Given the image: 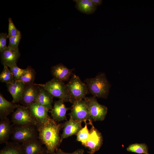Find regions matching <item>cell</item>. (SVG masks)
I'll return each mask as SVG.
<instances>
[{"mask_svg": "<svg viewBox=\"0 0 154 154\" xmlns=\"http://www.w3.org/2000/svg\"><path fill=\"white\" fill-rule=\"evenodd\" d=\"M11 121L15 125H33L37 123L31 114L28 108L18 104L15 111L12 115Z\"/></svg>", "mask_w": 154, "mask_h": 154, "instance_id": "8992f818", "label": "cell"}, {"mask_svg": "<svg viewBox=\"0 0 154 154\" xmlns=\"http://www.w3.org/2000/svg\"><path fill=\"white\" fill-rule=\"evenodd\" d=\"M39 92V86L36 84L25 85L20 103L28 107L36 102Z\"/></svg>", "mask_w": 154, "mask_h": 154, "instance_id": "30bf717a", "label": "cell"}, {"mask_svg": "<svg viewBox=\"0 0 154 154\" xmlns=\"http://www.w3.org/2000/svg\"><path fill=\"white\" fill-rule=\"evenodd\" d=\"M84 150L82 149H78L72 153H66L60 149H57L54 154H84Z\"/></svg>", "mask_w": 154, "mask_h": 154, "instance_id": "4dcf8cb0", "label": "cell"}, {"mask_svg": "<svg viewBox=\"0 0 154 154\" xmlns=\"http://www.w3.org/2000/svg\"><path fill=\"white\" fill-rule=\"evenodd\" d=\"M21 38V32L19 31L16 35L9 38V42L7 47L13 49L18 48V46Z\"/></svg>", "mask_w": 154, "mask_h": 154, "instance_id": "4316f807", "label": "cell"}, {"mask_svg": "<svg viewBox=\"0 0 154 154\" xmlns=\"http://www.w3.org/2000/svg\"><path fill=\"white\" fill-rule=\"evenodd\" d=\"M82 122L75 121L70 118L68 120L63 123V132L60 136L61 141L64 139L77 134L82 128Z\"/></svg>", "mask_w": 154, "mask_h": 154, "instance_id": "5bb4252c", "label": "cell"}, {"mask_svg": "<svg viewBox=\"0 0 154 154\" xmlns=\"http://www.w3.org/2000/svg\"><path fill=\"white\" fill-rule=\"evenodd\" d=\"M44 88L53 97L58 98L64 102L71 103L66 84L64 82L53 78L44 84H37Z\"/></svg>", "mask_w": 154, "mask_h": 154, "instance_id": "277c9868", "label": "cell"}, {"mask_svg": "<svg viewBox=\"0 0 154 154\" xmlns=\"http://www.w3.org/2000/svg\"><path fill=\"white\" fill-rule=\"evenodd\" d=\"M89 123L92 126L90 130V134L88 140L83 145L87 148L90 154H93L98 151L101 147L103 142L101 134L94 126L91 120H89Z\"/></svg>", "mask_w": 154, "mask_h": 154, "instance_id": "9c48e42d", "label": "cell"}, {"mask_svg": "<svg viewBox=\"0 0 154 154\" xmlns=\"http://www.w3.org/2000/svg\"><path fill=\"white\" fill-rule=\"evenodd\" d=\"M66 85L72 104L75 101L85 99L89 93L86 84L75 74L72 76Z\"/></svg>", "mask_w": 154, "mask_h": 154, "instance_id": "3957f363", "label": "cell"}, {"mask_svg": "<svg viewBox=\"0 0 154 154\" xmlns=\"http://www.w3.org/2000/svg\"><path fill=\"white\" fill-rule=\"evenodd\" d=\"M36 75L35 70L30 66H28L24 72L18 80L23 82L25 85L33 84Z\"/></svg>", "mask_w": 154, "mask_h": 154, "instance_id": "603a6c76", "label": "cell"}, {"mask_svg": "<svg viewBox=\"0 0 154 154\" xmlns=\"http://www.w3.org/2000/svg\"><path fill=\"white\" fill-rule=\"evenodd\" d=\"M84 82L87 85L89 93L93 96L103 98H107L111 85L105 73L99 72L94 78H86Z\"/></svg>", "mask_w": 154, "mask_h": 154, "instance_id": "7a4b0ae2", "label": "cell"}, {"mask_svg": "<svg viewBox=\"0 0 154 154\" xmlns=\"http://www.w3.org/2000/svg\"><path fill=\"white\" fill-rule=\"evenodd\" d=\"M38 137L36 126L33 125H15L11 136L13 141L22 143L38 139Z\"/></svg>", "mask_w": 154, "mask_h": 154, "instance_id": "5b68a950", "label": "cell"}, {"mask_svg": "<svg viewBox=\"0 0 154 154\" xmlns=\"http://www.w3.org/2000/svg\"><path fill=\"white\" fill-rule=\"evenodd\" d=\"M25 85L19 80H15L12 83L6 84L8 91L12 97L13 102L20 103Z\"/></svg>", "mask_w": 154, "mask_h": 154, "instance_id": "e0dca14e", "label": "cell"}, {"mask_svg": "<svg viewBox=\"0 0 154 154\" xmlns=\"http://www.w3.org/2000/svg\"><path fill=\"white\" fill-rule=\"evenodd\" d=\"M85 100L87 103L91 120H103L107 113V108L99 104L94 96L87 97Z\"/></svg>", "mask_w": 154, "mask_h": 154, "instance_id": "52a82bcc", "label": "cell"}, {"mask_svg": "<svg viewBox=\"0 0 154 154\" xmlns=\"http://www.w3.org/2000/svg\"><path fill=\"white\" fill-rule=\"evenodd\" d=\"M74 69H69L64 64L60 63L52 66L51 73L53 78L64 82L68 80L73 74Z\"/></svg>", "mask_w": 154, "mask_h": 154, "instance_id": "9a60e30c", "label": "cell"}, {"mask_svg": "<svg viewBox=\"0 0 154 154\" xmlns=\"http://www.w3.org/2000/svg\"><path fill=\"white\" fill-rule=\"evenodd\" d=\"M38 86L39 92L36 102L51 110L53 107V97L43 87Z\"/></svg>", "mask_w": 154, "mask_h": 154, "instance_id": "44dd1931", "label": "cell"}, {"mask_svg": "<svg viewBox=\"0 0 154 154\" xmlns=\"http://www.w3.org/2000/svg\"><path fill=\"white\" fill-rule=\"evenodd\" d=\"M28 107L37 125L45 122L50 117L48 114L49 110L37 102L31 104Z\"/></svg>", "mask_w": 154, "mask_h": 154, "instance_id": "8fae6325", "label": "cell"}, {"mask_svg": "<svg viewBox=\"0 0 154 154\" xmlns=\"http://www.w3.org/2000/svg\"><path fill=\"white\" fill-rule=\"evenodd\" d=\"M10 70L12 73L15 80H18L25 71L23 69L18 67L17 64L9 67Z\"/></svg>", "mask_w": 154, "mask_h": 154, "instance_id": "83f0119b", "label": "cell"}, {"mask_svg": "<svg viewBox=\"0 0 154 154\" xmlns=\"http://www.w3.org/2000/svg\"><path fill=\"white\" fill-rule=\"evenodd\" d=\"M13 128L8 118L1 119L0 121V144L5 143L8 142L13 133Z\"/></svg>", "mask_w": 154, "mask_h": 154, "instance_id": "ac0fdd59", "label": "cell"}, {"mask_svg": "<svg viewBox=\"0 0 154 154\" xmlns=\"http://www.w3.org/2000/svg\"><path fill=\"white\" fill-rule=\"evenodd\" d=\"M8 33L9 38L16 35L19 31L16 27L11 18L10 17L8 19Z\"/></svg>", "mask_w": 154, "mask_h": 154, "instance_id": "f1b7e54d", "label": "cell"}, {"mask_svg": "<svg viewBox=\"0 0 154 154\" xmlns=\"http://www.w3.org/2000/svg\"><path fill=\"white\" fill-rule=\"evenodd\" d=\"M48 153H47V151H46V149L45 148V149H44V151L42 152V153L41 154H48Z\"/></svg>", "mask_w": 154, "mask_h": 154, "instance_id": "d6a6232c", "label": "cell"}, {"mask_svg": "<svg viewBox=\"0 0 154 154\" xmlns=\"http://www.w3.org/2000/svg\"><path fill=\"white\" fill-rule=\"evenodd\" d=\"M91 1L96 6H100L102 3V0H91Z\"/></svg>", "mask_w": 154, "mask_h": 154, "instance_id": "1f68e13d", "label": "cell"}, {"mask_svg": "<svg viewBox=\"0 0 154 154\" xmlns=\"http://www.w3.org/2000/svg\"><path fill=\"white\" fill-rule=\"evenodd\" d=\"M18 104L12 102H9L0 93V118L1 119H5L11 113L14 112L17 108Z\"/></svg>", "mask_w": 154, "mask_h": 154, "instance_id": "d6986e66", "label": "cell"}, {"mask_svg": "<svg viewBox=\"0 0 154 154\" xmlns=\"http://www.w3.org/2000/svg\"><path fill=\"white\" fill-rule=\"evenodd\" d=\"M3 69L0 74V80L2 82L6 84H11L15 81L13 76L8 67L3 65Z\"/></svg>", "mask_w": 154, "mask_h": 154, "instance_id": "cb8c5ba5", "label": "cell"}, {"mask_svg": "<svg viewBox=\"0 0 154 154\" xmlns=\"http://www.w3.org/2000/svg\"><path fill=\"white\" fill-rule=\"evenodd\" d=\"M63 123H58L49 117L45 122L36 125L38 132V139L45 145L48 154H54L61 143L60 131Z\"/></svg>", "mask_w": 154, "mask_h": 154, "instance_id": "6da1fadb", "label": "cell"}, {"mask_svg": "<svg viewBox=\"0 0 154 154\" xmlns=\"http://www.w3.org/2000/svg\"><path fill=\"white\" fill-rule=\"evenodd\" d=\"M42 145L38 139L21 144L24 154H41L45 149Z\"/></svg>", "mask_w": 154, "mask_h": 154, "instance_id": "2e32d148", "label": "cell"}, {"mask_svg": "<svg viewBox=\"0 0 154 154\" xmlns=\"http://www.w3.org/2000/svg\"><path fill=\"white\" fill-rule=\"evenodd\" d=\"M9 38L7 33H0V52H2L7 48L6 45L7 40Z\"/></svg>", "mask_w": 154, "mask_h": 154, "instance_id": "f546056e", "label": "cell"}, {"mask_svg": "<svg viewBox=\"0 0 154 154\" xmlns=\"http://www.w3.org/2000/svg\"><path fill=\"white\" fill-rule=\"evenodd\" d=\"M148 147L145 143H137L132 144L127 148V150L129 152L139 154H149Z\"/></svg>", "mask_w": 154, "mask_h": 154, "instance_id": "d4e9b609", "label": "cell"}, {"mask_svg": "<svg viewBox=\"0 0 154 154\" xmlns=\"http://www.w3.org/2000/svg\"><path fill=\"white\" fill-rule=\"evenodd\" d=\"M0 154H24L21 144L14 141L5 143L0 151Z\"/></svg>", "mask_w": 154, "mask_h": 154, "instance_id": "7402d4cb", "label": "cell"}, {"mask_svg": "<svg viewBox=\"0 0 154 154\" xmlns=\"http://www.w3.org/2000/svg\"><path fill=\"white\" fill-rule=\"evenodd\" d=\"M76 3L75 7L81 13L87 14H92L95 12L96 6L91 0H74Z\"/></svg>", "mask_w": 154, "mask_h": 154, "instance_id": "ffe728a7", "label": "cell"}, {"mask_svg": "<svg viewBox=\"0 0 154 154\" xmlns=\"http://www.w3.org/2000/svg\"><path fill=\"white\" fill-rule=\"evenodd\" d=\"M64 102L60 99L55 101L50 112L52 118L56 122L67 120L66 113L70 108L66 107Z\"/></svg>", "mask_w": 154, "mask_h": 154, "instance_id": "4fadbf2b", "label": "cell"}, {"mask_svg": "<svg viewBox=\"0 0 154 154\" xmlns=\"http://www.w3.org/2000/svg\"><path fill=\"white\" fill-rule=\"evenodd\" d=\"M20 56L19 48L13 49L7 47L1 52V62L3 65L10 67L17 64V62Z\"/></svg>", "mask_w": 154, "mask_h": 154, "instance_id": "7c38bea8", "label": "cell"}, {"mask_svg": "<svg viewBox=\"0 0 154 154\" xmlns=\"http://www.w3.org/2000/svg\"><path fill=\"white\" fill-rule=\"evenodd\" d=\"M72 104L69 114L70 118L82 122L91 120L87 103L85 99L75 101Z\"/></svg>", "mask_w": 154, "mask_h": 154, "instance_id": "ba28073f", "label": "cell"}, {"mask_svg": "<svg viewBox=\"0 0 154 154\" xmlns=\"http://www.w3.org/2000/svg\"><path fill=\"white\" fill-rule=\"evenodd\" d=\"M85 125L76 134V140L80 142L84 145L87 141L90 134V131L88 128L86 121H84Z\"/></svg>", "mask_w": 154, "mask_h": 154, "instance_id": "484cf974", "label": "cell"}]
</instances>
